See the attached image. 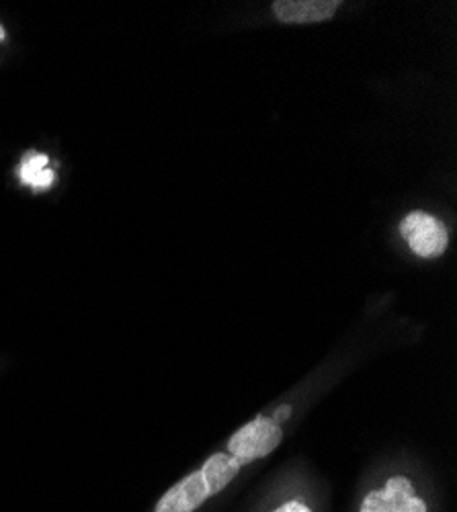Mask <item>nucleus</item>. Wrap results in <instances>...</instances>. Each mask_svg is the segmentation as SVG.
<instances>
[{"label": "nucleus", "instance_id": "0eeeda50", "mask_svg": "<svg viewBox=\"0 0 457 512\" xmlns=\"http://www.w3.org/2000/svg\"><path fill=\"white\" fill-rule=\"evenodd\" d=\"M273 512H312V508L308 504H304L302 500H287Z\"/></svg>", "mask_w": 457, "mask_h": 512}, {"label": "nucleus", "instance_id": "7ed1b4c3", "mask_svg": "<svg viewBox=\"0 0 457 512\" xmlns=\"http://www.w3.org/2000/svg\"><path fill=\"white\" fill-rule=\"evenodd\" d=\"M400 232L412 252L423 259H435L447 248V230L445 226L425 211H412L404 218Z\"/></svg>", "mask_w": 457, "mask_h": 512}, {"label": "nucleus", "instance_id": "f257e3e1", "mask_svg": "<svg viewBox=\"0 0 457 512\" xmlns=\"http://www.w3.org/2000/svg\"><path fill=\"white\" fill-rule=\"evenodd\" d=\"M242 465L228 453H214L197 472L189 474L166 492L154 512H195L207 500L228 488L240 474Z\"/></svg>", "mask_w": 457, "mask_h": 512}, {"label": "nucleus", "instance_id": "423d86ee", "mask_svg": "<svg viewBox=\"0 0 457 512\" xmlns=\"http://www.w3.org/2000/svg\"><path fill=\"white\" fill-rule=\"evenodd\" d=\"M48 156L39 152H29L21 166H19V179L21 183L33 189H48L54 183V170L48 168Z\"/></svg>", "mask_w": 457, "mask_h": 512}, {"label": "nucleus", "instance_id": "20e7f679", "mask_svg": "<svg viewBox=\"0 0 457 512\" xmlns=\"http://www.w3.org/2000/svg\"><path fill=\"white\" fill-rule=\"evenodd\" d=\"M359 512H429V506L417 496L408 478L394 476L382 490L365 494Z\"/></svg>", "mask_w": 457, "mask_h": 512}, {"label": "nucleus", "instance_id": "39448f33", "mask_svg": "<svg viewBox=\"0 0 457 512\" xmlns=\"http://www.w3.org/2000/svg\"><path fill=\"white\" fill-rule=\"evenodd\" d=\"M337 9V0H277L273 3L275 17L287 25L320 23L335 15Z\"/></svg>", "mask_w": 457, "mask_h": 512}, {"label": "nucleus", "instance_id": "1a4fd4ad", "mask_svg": "<svg viewBox=\"0 0 457 512\" xmlns=\"http://www.w3.org/2000/svg\"><path fill=\"white\" fill-rule=\"evenodd\" d=\"M5 39V29H3V25H0V41Z\"/></svg>", "mask_w": 457, "mask_h": 512}, {"label": "nucleus", "instance_id": "f03ea898", "mask_svg": "<svg viewBox=\"0 0 457 512\" xmlns=\"http://www.w3.org/2000/svg\"><path fill=\"white\" fill-rule=\"evenodd\" d=\"M283 439L281 426L267 416H257L242 429H238L228 441V455H232L240 465L255 463L271 455Z\"/></svg>", "mask_w": 457, "mask_h": 512}, {"label": "nucleus", "instance_id": "6e6552de", "mask_svg": "<svg viewBox=\"0 0 457 512\" xmlns=\"http://www.w3.org/2000/svg\"><path fill=\"white\" fill-rule=\"evenodd\" d=\"M289 412H292V410H289V406H285V408H279V410H277V414H275V418H273V420H275V422H277V424H279V422H281V420H285V418H287V414H289Z\"/></svg>", "mask_w": 457, "mask_h": 512}]
</instances>
